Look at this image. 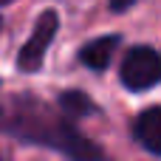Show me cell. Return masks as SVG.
<instances>
[{"mask_svg": "<svg viewBox=\"0 0 161 161\" xmlns=\"http://www.w3.org/2000/svg\"><path fill=\"white\" fill-rule=\"evenodd\" d=\"M59 108H62L65 116H88V113L96 110V105L91 102V96L79 93V91H65L59 96Z\"/></svg>", "mask_w": 161, "mask_h": 161, "instance_id": "obj_6", "label": "cell"}, {"mask_svg": "<svg viewBox=\"0 0 161 161\" xmlns=\"http://www.w3.org/2000/svg\"><path fill=\"white\" fill-rule=\"evenodd\" d=\"M57 25H59L57 11H42V14L37 17V25H34L28 42H25V45L20 48V54H17V68H20L23 74H34V71L42 68V59H45V54H48V45H51L54 34H57Z\"/></svg>", "mask_w": 161, "mask_h": 161, "instance_id": "obj_3", "label": "cell"}, {"mask_svg": "<svg viewBox=\"0 0 161 161\" xmlns=\"http://www.w3.org/2000/svg\"><path fill=\"white\" fill-rule=\"evenodd\" d=\"M116 45H119V37H116V34L99 37V40L88 42V45L79 51V59H82V65H88V68H93V71H105V68L110 65V57H113Z\"/></svg>", "mask_w": 161, "mask_h": 161, "instance_id": "obj_5", "label": "cell"}, {"mask_svg": "<svg viewBox=\"0 0 161 161\" xmlns=\"http://www.w3.org/2000/svg\"><path fill=\"white\" fill-rule=\"evenodd\" d=\"M119 76L125 82V88L130 91H147L161 82V54L147 48V45H136L125 54Z\"/></svg>", "mask_w": 161, "mask_h": 161, "instance_id": "obj_2", "label": "cell"}, {"mask_svg": "<svg viewBox=\"0 0 161 161\" xmlns=\"http://www.w3.org/2000/svg\"><path fill=\"white\" fill-rule=\"evenodd\" d=\"M133 136L136 142L153 153V156H161V108H147L136 116V125H133Z\"/></svg>", "mask_w": 161, "mask_h": 161, "instance_id": "obj_4", "label": "cell"}, {"mask_svg": "<svg viewBox=\"0 0 161 161\" xmlns=\"http://www.w3.org/2000/svg\"><path fill=\"white\" fill-rule=\"evenodd\" d=\"M8 3H14V0H0V6H8Z\"/></svg>", "mask_w": 161, "mask_h": 161, "instance_id": "obj_8", "label": "cell"}, {"mask_svg": "<svg viewBox=\"0 0 161 161\" xmlns=\"http://www.w3.org/2000/svg\"><path fill=\"white\" fill-rule=\"evenodd\" d=\"M133 3H139V0H110V8H113V11H125V8H130Z\"/></svg>", "mask_w": 161, "mask_h": 161, "instance_id": "obj_7", "label": "cell"}, {"mask_svg": "<svg viewBox=\"0 0 161 161\" xmlns=\"http://www.w3.org/2000/svg\"><path fill=\"white\" fill-rule=\"evenodd\" d=\"M6 130L23 142L54 147V150L65 153L71 161H105V153L99 150V144L85 139L68 122V116L62 119L57 110H51L48 105H42L37 99H28V96L14 102Z\"/></svg>", "mask_w": 161, "mask_h": 161, "instance_id": "obj_1", "label": "cell"}]
</instances>
